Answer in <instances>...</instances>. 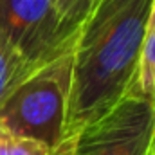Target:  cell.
Here are the masks:
<instances>
[{
  "label": "cell",
  "mask_w": 155,
  "mask_h": 155,
  "mask_svg": "<svg viewBox=\"0 0 155 155\" xmlns=\"http://www.w3.org/2000/svg\"><path fill=\"white\" fill-rule=\"evenodd\" d=\"M152 9L153 0H96L92 5L72 45L61 146L126 96L139 92L141 52Z\"/></svg>",
  "instance_id": "1"
},
{
  "label": "cell",
  "mask_w": 155,
  "mask_h": 155,
  "mask_svg": "<svg viewBox=\"0 0 155 155\" xmlns=\"http://www.w3.org/2000/svg\"><path fill=\"white\" fill-rule=\"evenodd\" d=\"M72 78V49L38 67L2 103L0 124L16 139L43 144L51 155L65 137Z\"/></svg>",
  "instance_id": "2"
},
{
  "label": "cell",
  "mask_w": 155,
  "mask_h": 155,
  "mask_svg": "<svg viewBox=\"0 0 155 155\" xmlns=\"http://www.w3.org/2000/svg\"><path fill=\"white\" fill-rule=\"evenodd\" d=\"M155 103L135 92L83 126L52 155H152Z\"/></svg>",
  "instance_id": "3"
},
{
  "label": "cell",
  "mask_w": 155,
  "mask_h": 155,
  "mask_svg": "<svg viewBox=\"0 0 155 155\" xmlns=\"http://www.w3.org/2000/svg\"><path fill=\"white\" fill-rule=\"evenodd\" d=\"M0 33L35 69L74 45L63 33L54 0H0Z\"/></svg>",
  "instance_id": "4"
},
{
  "label": "cell",
  "mask_w": 155,
  "mask_h": 155,
  "mask_svg": "<svg viewBox=\"0 0 155 155\" xmlns=\"http://www.w3.org/2000/svg\"><path fill=\"white\" fill-rule=\"evenodd\" d=\"M35 67H31L0 33V103L29 76Z\"/></svg>",
  "instance_id": "5"
},
{
  "label": "cell",
  "mask_w": 155,
  "mask_h": 155,
  "mask_svg": "<svg viewBox=\"0 0 155 155\" xmlns=\"http://www.w3.org/2000/svg\"><path fill=\"white\" fill-rule=\"evenodd\" d=\"M139 94L155 103V0L152 16L148 22L146 36L141 52V67H139Z\"/></svg>",
  "instance_id": "6"
},
{
  "label": "cell",
  "mask_w": 155,
  "mask_h": 155,
  "mask_svg": "<svg viewBox=\"0 0 155 155\" xmlns=\"http://www.w3.org/2000/svg\"><path fill=\"white\" fill-rule=\"evenodd\" d=\"M54 4L65 36L67 40L74 41L83 20L90 13L96 0H54Z\"/></svg>",
  "instance_id": "7"
},
{
  "label": "cell",
  "mask_w": 155,
  "mask_h": 155,
  "mask_svg": "<svg viewBox=\"0 0 155 155\" xmlns=\"http://www.w3.org/2000/svg\"><path fill=\"white\" fill-rule=\"evenodd\" d=\"M7 155H51V152L40 144L36 141L31 139H11V146H9V153Z\"/></svg>",
  "instance_id": "8"
},
{
  "label": "cell",
  "mask_w": 155,
  "mask_h": 155,
  "mask_svg": "<svg viewBox=\"0 0 155 155\" xmlns=\"http://www.w3.org/2000/svg\"><path fill=\"white\" fill-rule=\"evenodd\" d=\"M11 135L4 130V126L0 124V155H7L9 153V146H11Z\"/></svg>",
  "instance_id": "9"
},
{
  "label": "cell",
  "mask_w": 155,
  "mask_h": 155,
  "mask_svg": "<svg viewBox=\"0 0 155 155\" xmlns=\"http://www.w3.org/2000/svg\"><path fill=\"white\" fill-rule=\"evenodd\" d=\"M152 155H155V143H153V150H152Z\"/></svg>",
  "instance_id": "10"
}]
</instances>
